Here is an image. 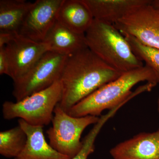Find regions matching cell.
<instances>
[{
	"mask_svg": "<svg viewBox=\"0 0 159 159\" xmlns=\"http://www.w3.org/2000/svg\"><path fill=\"white\" fill-rule=\"evenodd\" d=\"M67 55L48 51L25 75L13 81L12 95L19 101L59 80Z\"/></svg>",
	"mask_w": 159,
	"mask_h": 159,
	"instance_id": "8992f818",
	"label": "cell"
},
{
	"mask_svg": "<svg viewBox=\"0 0 159 159\" xmlns=\"http://www.w3.org/2000/svg\"><path fill=\"white\" fill-rule=\"evenodd\" d=\"M87 47L111 67L122 73L142 67L125 36L114 26L94 19L85 33Z\"/></svg>",
	"mask_w": 159,
	"mask_h": 159,
	"instance_id": "3957f363",
	"label": "cell"
},
{
	"mask_svg": "<svg viewBox=\"0 0 159 159\" xmlns=\"http://www.w3.org/2000/svg\"><path fill=\"white\" fill-rule=\"evenodd\" d=\"M113 159H159V128L142 132L125 140L110 151Z\"/></svg>",
	"mask_w": 159,
	"mask_h": 159,
	"instance_id": "30bf717a",
	"label": "cell"
},
{
	"mask_svg": "<svg viewBox=\"0 0 159 159\" xmlns=\"http://www.w3.org/2000/svg\"><path fill=\"white\" fill-rule=\"evenodd\" d=\"M33 4V2L25 0H1L0 33H18Z\"/></svg>",
	"mask_w": 159,
	"mask_h": 159,
	"instance_id": "9a60e30c",
	"label": "cell"
},
{
	"mask_svg": "<svg viewBox=\"0 0 159 159\" xmlns=\"http://www.w3.org/2000/svg\"><path fill=\"white\" fill-rule=\"evenodd\" d=\"M150 3L134 10L114 25L123 35H130L144 45L159 49V9Z\"/></svg>",
	"mask_w": 159,
	"mask_h": 159,
	"instance_id": "52a82bcc",
	"label": "cell"
},
{
	"mask_svg": "<svg viewBox=\"0 0 159 159\" xmlns=\"http://www.w3.org/2000/svg\"><path fill=\"white\" fill-rule=\"evenodd\" d=\"M123 35L136 56L159 75V49L144 45L130 35Z\"/></svg>",
	"mask_w": 159,
	"mask_h": 159,
	"instance_id": "e0dca14e",
	"label": "cell"
},
{
	"mask_svg": "<svg viewBox=\"0 0 159 159\" xmlns=\"http://www.w3.org/2000/svg\"><path fill=\"white\" fill-rule=\"evenodd\" d=\"M61 94L59 80L50 87L20 101H5L2 106L3 118L8 120L19 118L29 125L43 127L52 122L54 109L60 102Z\"/></svg>",
	"mask_w": 159,
	"mask_h": 159,
	"instance_id": "277c9868",
	"label": "cell"
},
{
	"mask_svg": "<svg viewBox=\"0 0 159 159\" xmlns=\"http://www.w3.org/2000/svg\"><path fill=\"white\" fill-rule=\"evenodd\" d=\"M94 19L114 25L119 20L139 7L150 3V0H83Z\"/></svg>",
	"mask_w": 159,
	"mask_h": 159,
	"instance_id": "8fae6325",
	"label": "cell"
},
{
	"mask_svg": "<svg viewBox=\"0 0 159 159\" xmlns=\"http://www.w3.org/2000/svg\"><path fill=\"white\" fill-rule=\"evenodd\" d=\"M94 19L83 0H63L57 16L58 22L80 34H85Z\"/></svg>",
	"mask_w": 159,
	"mask_h": 159,
	"instance_id": "4fadbf2b",
	"label": "cell"
},
{
	"mask_svg": "<svg viewBox=\"0 0 159 159\" xmlns=\"http://www.w3.org/2000/svg\"><path fill=\"white\" fill-rule=\"evenodd\" d=\"M114 116L112 111H109L99 117V121L82 141V146L78 153L70 159H87L89 156L95 151V142L97 135L106 122Z\"/></svg>",
	"mask_w": 159,
	"mask_h": 159,
	"instance_id": "ac0fdd59",
	"label": "cell"
},
{
	"mask_svg": "<svg viewBox=\"0 0 159 159\" xmlns=\"http://www.w3.org/2000/svg\"><path fill=\"white\" fill-rule=\"evenodd\" d=\"M151 5L155 8L159 9V0H153L151 1Z\"/></svg>",
	"mask_w": 159,
	"mask_h": 159,
	"instance_id": "ffe728a7",
	"label": "cell"
},
{
	"mask_svg": "<svg viewBox=\"0 0 159 159\" xmlns=\"http://www.w3.org/2000/svg\"><path fill=\"white\" fill-rule=\"evenodd\" d=\"M18 125L27 134V143L22 151L12 159H70L57 152L47 142L43 127L29 125L22 119Z\"/></svg>",
	"mask_w": 159,
	"mask_h": 159,
	"instance_id": "7c38bea8",
	"label": "cell"
},
{
	"mask_svg": "<svg viewBox=\"0 0 159 159\" xmlns=\"http://www.w3.org/2000/svg\"><path fill=\"white\" fill-rule=\"evenodd\" d=\"M9 62L4 47L0 48V74H9Z\"/></svg>",
	"mask_w": 159,
	"mask_h": 159,
	"instance_id": "d6986e66",
	"label": "cell"
},
{
	"mask_svg": "<svg viewBox=\"0 0 159 159\" xmlns=\"http://www.w3.org/2000/svg\"><path fill=\"white\" fill-rule=\"evenodd\" d=\"M27 134L19 125L0 132V154L13 159L21 153L27 143Z\"/></svg>",
	"mask_w": 159,
	"mask_h": 159,
	"instance_id": "2e32d148",
	"label": "cell"
},
{
	"mask_svg": "<svg viewBox=\"0 0 159 159\" xmlns=\"http://www.w3.org/2000/svg\"><path fill=\"white\" fill-rule=\"evenodd\" d=\"M43 42L49 51L68 55L86 48L85 34L77 33L56 21L48 32Z\"/></svg>",
	"mask_w": 159,
	"mask_h": 159,
	"instance_id": "5bb4252c",
	"label": "cell"
},
{
	"mask_svg": "<svg viewBox=\"0 0 159 159\" xmlns=\"http://www.w3.org/2000/svg\"><path fill=\"white\" fill-rule=\"evenodd\" d=\"M159 83V74L145 65L123 73L75 104L67 113L75 117H99L103 111L126 103L137 95L151 91Z\"/></svg>",
	"mask_w": 159,
	"mask_h": 159,
	"instance_id": "7a4b0ae2",
	"label": "cell"
},
{
	"mask_svg": "<svg viewBox=\"0 0 159 159\" xmlns=\"http://www.w3.org/2000/svg\"><path fill=\"white\" fill-rule=\"evenodd\" d=\"M157 110L159 113V96L157 99Z\"/></svg>",
	"mask_w": 159,
	"mask_h": 159,
	"instance_id": "44dd1931",
	"label": "cell"
},
{
	"mask_svg": "<svg viewBox=\"0 0 159 159\" xmlns=\"http://www.w3.org/2000/svg\"><path fill=\"white\" fill-rule=\"evenodd\" d=\"M122 74L88 48L68 55L59 79L62 89L60 106L67 112L75 104Z\"/></svg>",
	"mask_w": 159,
	"mask_h": 159,
	"instance_id": "6da1fadb",
	"label": "cell"
},
{
	"mask_svg": "<svg viewBox=\"0 0 159 159\" xmlns=\"http://www.w3.org/2000/svg\"><path fill=\"white\" fill-rule=\"evenodd\" d=\"M99 119V117L91 116H72L58 104L54 109L52 126L46 132L49 144L57 152L72 158L82 147L80 138L84 131Z\"/></svg>",
	"mask_w": 159,
	"mask_h": 159,
	"instance_id": "5b68a950",
	"label": "cell"
},
{
	"mask_svg": "<svg viewBox=\"0 0 159 159\" xmlns=\"http://www.w3.org/2000/svg\"><path fill=\"white\" fill-rule=\"evenodd\" d=\"M3 47L9 60L8 76L13 81L27 74L43 55L49 51L46 43L34 41L18 33L12 34Z\"/></svg>",
	"mask_w": 159,
	"mask_h": 159,
	"instance_id": "ba28073f",
	"label": "cell"
},
{
	"mask_svg": "<svg viewBox=\"0 0 159 159\" xmlns=\"http://www.w3.org/2000/svg\"><path fill=\"white\" fill-rule=\"evenodd\" d=\"M63 0H37L26 15L18 34L37 42H43L57 21Z\"/></svg>",
	"mask_w": 159,
	"mask_h": 159,
	"instance_id": "9c48e42d",
	"label": "cell"
}]
</instances>
